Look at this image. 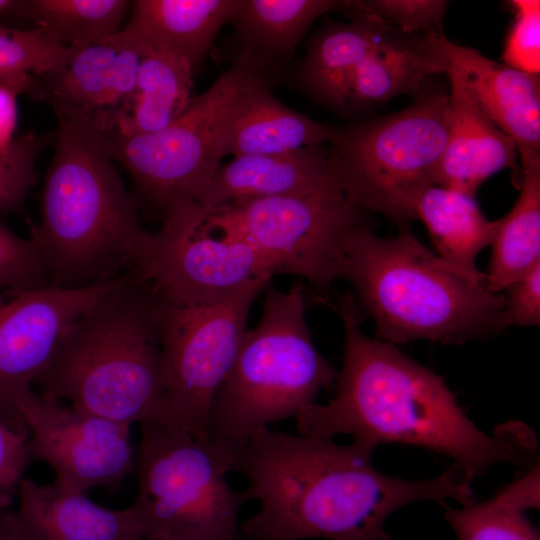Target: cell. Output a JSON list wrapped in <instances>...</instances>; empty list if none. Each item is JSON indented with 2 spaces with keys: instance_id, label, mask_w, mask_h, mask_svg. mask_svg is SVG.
Returning <instances> with one entry per match:
<instances>
[{
  "instance_id": "ba28073f",
  "label": "cell",
  "mask_w": 540,
  "mask_h": 540,
  "mask_svg": "<svg viewBox=\"0 0 540 540\" xmlns=\"http://www.w3.org/2000/svg\"><path fill=\"white\" fill-rule=\"evenodd\" d=\"M445 91L421 92L405 109L333 129L327 156L347 199L363 212L405 224L436 184L446 142Z\"/></svg>"
},
{
  "instance_id": "e575fe53",
  "label": "cell",
  "mask_w": 540,
  "mask_h": 540,
  "mask_svg": "<svg viewBox=\"0 0 540 540\" xmlns=\"http://www.w3.org/2000/svg\"><path fill=\"white\" fill-rule=\"evenodd\" d=\"M514 12L502 52L503 64L533 75L540 72V1H509Z\"/></svg>"
},
{
  "instance_id": "8992f818",
  "label": "cell",
  "mask_w": 540,
  "mask_h": 540,
  "mask_svg": "<svg viewBox=\"0 0 540 540\" xmlns=\"http://www.w3.org/2000/svg\"><path fill=\"white\" fill-rule=\"evenodd\" d=\"M337 375L312 340L303 287L268 288L260 320L246 330L213 398L207 435L241 447L256 431L315 404Z\"/></svg>"
},
{
  "instance_id": "d6a6232c",
  "label": "cell",
  "mask_w": 540,
  "mask_h": 540,
  "mask_svg": "<svg viewBox=\"0 0 540 540\" xmlns=\"http://www.w3.org/2000/svg\"><path fill=\"white\" fill-rule=\"evenodd\" d=\"M48 285L43 259L33 240L0 225V289L30 291Z\"/></svg>"
},
{
  "instance_id": "4fadbf2b",
  "label": "cell",
  "mask_w": 540,
  "mask_h": 540,
  "mask_svg": "<svg viewBox=\"0 0 540 540\" xmlns=\"http://www.w3.org/2000/svg\"><path fill=\"white\" fill-rule=\"evenodd\" d=\"M124 275L76 288L0 289V421L28 433L22 406L65 331Z\"/></svg>"
},
{
  "instance_id": "7c38bea8",
  "label": "cell",
  "mask_w": 540,
  "mask_h": 540,
  "mask_svg": "<svg viewBox=\"0 0 540 540\" xmlns=\"http://www.w3.org/2000/svg\"><path fill=\"white\" fill-rule=\"evenodd\" d=\"M196 202L170 208L150 255L134 271L154 295L174 302L225 299L274 275L241 237L204 223Z\"/></svg>"
},
{
  "instance_id": "277c9868",
  "label": "cell",
  "mask_w": 540,
  "mask_h": 540,
  "mask_svg": "<svg viewBox=\"0 0 540 540\" xmlns=\"http://www.w3.org/2000/svg\"><path fill=\"white\" fill-rule=\"evenodd\" d=\"M34 384L77 410L130 426L164 420L155 302L135 271L65 331Z\"/></svg>"
},
{
  "instance_id": "d4e9b609",
  "label": "cell",
  "mask_w": 540,
  "mask_h": 540,
  "mask_svg": "<svg viewBox=\"0 0 540 540\" xmlns=\"http://www.w3.org/2000/svg\"><path fill=\"white\" fill-rule=\"evenodd\" d=\"M193 75L185 61L148 48L129 108L108 133L132 137L170 125L192 99Z\"/></svg>"
},
{
  "instance_id": "3957f363",
  "label": "cell",
  "mask_w": 540,
  "mask_h": 540,
  "mask_svg": "<svg viewBox=\"0 0 540 540\" xmlns=\"http://www.w3.org/2000/svg\"><path fill=\"white\" fill-rule=\"evenodd\" d=\"M52 108L55 151L30 238L50 285L76 288L114 279L121 268L134 270L150 255L154 233L141 225L105 133L82 112Z\"/></svg>"
},
{
  "instance_id": "52a82bcc",
  "label": "cell",
  "mask_w": 540,
  "mask_h": 540,
  "mask_svg": "<svg viewBox=\"0 0 540 540\" xmlns=\"http://www.w3.org/2000/svg\"><path fill=\"white\" fill-rule=\"evenodd\" d=\"M140 426L133 505L145 531L169 540H246L239 513L250 498L227 480L238 447L161 420Z\"/></svg>"
},
{
  "instance_id": "7bdbcfd3",
  "label": "cell",
  "mask_w": 540,
  "mask_h": 540,
  "mask_svg": "<svg viewBox=\"0 0 540 540\" xmlns=\"http://www.w3.org/2000/svg\"><path fill=\"white\" fill-rule=\"evenodd\" d=\"M381 540H393V539L387 533H385L383 537L381 538Z\"/></svg>"
},
{
  "instance_id": "d6986e66",
  "label": "cell",
  "mask_w": 540,
  "mask_h": 540,
  "mask_svg": "<svg viewBox=\"0 0 540 540\" xmlns=\"http://www.w3.org/2000/svg\"><path fill=\"white\" fill-rule=\"evenodd\" d=\"M443 32L406 35L391 28L355 72L344 107L383 103L402 94H420L425 80L445 73Z\"/></svg>"
},
{
  "instance_id": "9c48e42d",
  "label": "cell",
  "mask_w": 540,
  "mask_h": 540,
  "mask_svg": "<svg viewBox=\"0 0 540 540\" xmlns=\"http://www.w3.org/2000/svg\"><path fill=\"white\" fill-rule=\"evenodd\" d=\"M273 76L251 54L238 53L231 66L207 90L192 97L170 125L132 137L105 133L108 150L145 199L164 214L176 205L196 202L220 166L232 106L252 87L272 82Z\"/></svg>"
},
{
  "instance_id": "44dd1931",
  "label": "cell",
  "mask_w": 540,
  "mask_h": 540,
  "mask_svg": "<svg viewBox=\"0 0 540 540\" xmlns=\"http://www.w3.org/2000/svg\"><path fill=\"white\" fill-rule=\"evenodd\" d=\"M237 0H138L124 27L149 49L185 61L195 73Z\"/></svg>"
},
{
  "instance_id": "5b68a950",
  "label": "cell",
  "mask_w": 540,
  "mask_h": 540,
  "mask_svg": "<svg viewBox=\"0 0 540 540\" xmlns=\"http://www.w3.org/2000/svg\"><path fill=\"white\" fill-rule=\"evenodd\" d=\"M340 277L390 343L465 342L506 325L503 295L431 252L408 230L379 237L367 226L351 236Z\"/></svg>"
},
{
  "instance_id": "ffe728a7",
  "label": "cell",
  "mask_w": 540,
  "mask_h": 540,
  "mask_svg": "<svg viewBox=\"0 0 540 540\" xmlns=\"http://www.w3.org/2000/svg\"><path fill=\"white\" fill-rule=\"evenodd\" d=\"M272 82L243 93L232 106L223 132L222 157L278 154L330 141L333 129L280 102Z\"/></svg>"
},
{
  "instance_id": "8d00e7d4",
  "label": "cell",
  "mask_w": 540,
  "mask_h": 540,
  "mask_svg": "<svg viewBox=\"0 0 540 540\" xmlns=\"http://www.w3.org/2000/svg\"><path fill=\"white\" fill-rule=\"evenodd\" d=\"M503 296L506 325L539 326L540 262L509 285Z\"/></svg>"
},
{
  "instance_id": "1f68e13d",
  "label": "cell",
  "mask_w": 540,
  "mask_h": 540,
  "mask_svg": "<svg viewBox=\"0 0 540 540\" xmlns=\"http://www.w3.org/2000/svg\"><path fill=\"white\" fill-rule=\"evenodd\" d=\"M120 46L115 59L110 90L104 110L97 122L108 133L127 112L133 98L140 67L148 47L125 28L119 33Z\"/></svg>"
},
{
  "instance_id": "e0dca14e",
  "label": "cell",
  "mask_w": 540,
  "mask_h": 540,
  "mask_svg": "<svg viewBox=\"0 0 540 540\" xmlns=\"http://www.w3.org/2000/svg\"><path fill=\"white\" fill-rule=\"evenodd\" d=\"M17 493L15 513L32 540H134L145 530L133 504L110 509L90 500L86 492L26 478Z\"/></svg>"
},
{
  "instance_id": "9a60e30c",
  "label": "cell",
  "mask_w": 540,
  "mask_h": 540,
  "mask_svg": "<svg viewBox=\"0 0 540 540\" xmlns=\"http://www.w3.org/2000/svg\"><path fill=\"white\" fill-rule=\"evenodd\" d=\"M446 142L436 184L474 195L479 186L504 169L519 182L522 168L514 142L482 111L461 72L448 62Z\"/></svg>"
},
{
  "instance_id": "2e32d148",
  "label": "cell",
  "mask_w": 540,
  "mask_h": 540,
  "mask_svg": "<svg viewBox=\"0 0 540 540\" xmlns=\"http://www.w3.org/2000/svg\"><path fill=\"white\" fill-rule=\"evenodd\" d=\"M441 45L486 116L515 144L521 168L540 163V78L450 41Z\"/></svg>"
},
{
  "instance_id": "74e56055",
  "label": "cell",
  "mask_w": 540,
  "mask_h": 540,
  "mask_svg": "<svg viewBox=\"0 0 540 540\" xmlns=\"http://www.w3.org/2000/svg\"><path fill=\"white\" fill-rule=\"evenodd\" d=\"M33 86L32 77L0 81V151L8 148L15 139L18 95L31 91Z\"/></svg>"
},
{
  "instance_id": "6da1fadb",
  "label": "cell",
  "mask_w": 540,
  "mask_h": 540,
  "mask_svg": "<svg viewBox=\"0 0 540 540\" xmlns=\"http://www.w3.org/2000/svg\"><path fill=\"white\" fill-rule=\"evenodd\" d=\"M374 449L353 442L263 428L238 447L233 472L248 483L259 510L240 523L246 540H381L384 524L420 501L474 502V471L454 463L422 480L389 476L372 463Z\"/></svg>"
},
{
  "instance_id": "7a4b0ae2",
  "label": "cell",
  "mask_w": 540,
  "mask_h": 540,
  "mask_svg": "<svg viewBox=\"0 0 540 540\" xmlns=\"http://www.w3.org/2000/svg\"><path fill=\"white\" fill-rule=\"evenodd\" d=\"M337 309L344 353L336 393L296 417L298 434L323 439L348 434L374 450L383 443L414 445L451 457L475 474L496 464L535 462L538 442L528 425L511 421L491 434L481 430L442 377L395 345L364 334L352 295L341 297Z\"/></svg>"
},
{
  "instance_id": "ac0fdd59",
  "label": "cell",
  "mask_w": 540,
  "mask_h": 540,
  "mask_svg": "<svg viewBox=\"0 0 540 540\" xmlns=\"http://www.w3.org/2000/svg\"><path fill=\"white\" fill-rule=\"evenodd\" d=\"M335 188L341 186L327 153L319 146H312L286 153L233 157L226 165L219 166L196 203L204 211H210L240 199Z\"/></svg>"
},
{
  "instance_id": "f546056e",
  "label": "cell",
  "mask_w": 540,
  "mask_h": 540,
  "mask_svg": "<svg viewBox=\"0 0 540 540\" xmlns=\"http://www.w3.org/2000/svg\"><path fill=\"white\" fill-rule=\"evenodd\" d=\"M68 47L39 28L15 29L0 25V81L44 77L65 61Z\"/></svg>"
},
{
  "instance_id": "f1b7e54d",
  "label": "cell",
  "mask_w": 540,
  "mask_h": 540,
  "mask_svg": "<svg viewBox=\"0 0 540 540\" xmlns=\"http://www.w3.org/2000/svg\"><path fill=\"white\" fill-rule=\"evenodd\" d=\"M457 540H540L539 530L521 510L497 494L481 503L444 513Z\"/></svg>"
},
{
  "instance_id": "8fae6325",
  "label": "cell",
  "mask_w": 540,
  "mask_h": 540,
  "mask_svg": "<svg viewBox=\"0 0 540 540\" xmlns=\"http://www.w3.org/2000/svg\"><path fill=\"white\" fill-rule=\"evenodd\" d=\"M269 283L225 299L174 302L153 295L165 383L164 420L205 439L213 398L246 332L250 307Z\"/></svg>"
},
{
  "instance_id": "4dcf8cb0",
  "label": "cell",
  "mask_w": 540,
  "mask_h": 540,
  "mask_svg": "<svg viewBox=\"0 0 540 540\" xmlns=\"http://www.w3.org/2000/svg\"><path fill=\"white\" fill-rule=\"evenodd\" d=\"M46 141V136L27 133L0 151V213L17 211L23 205L36 181L35 164Z\"/></svg>"
},
{
  "instance_id": "f35d334b",
  "label": "cell",
  "mask_w": 540,
  "mask_h": 540,
  "mask_svg": "<svg viewBox=\"0 0 540 540\" xmlns=\"http://www.w3.org/2000/svg\"><path fill=\"white\" fill-rule=\"evenodd\" d=\"M497 494L504 501L521 510L539 508V465L534 464L525 476L506 486Z\"/></svg>"
},
{
  "instance_id": "ab89813d",
  "label": "cell",
  "mask_w": 540,
  "mask_h": 540,
  "mask_svg": "<svg viewBox=\"0 0 540 540\" xmlns=\"http://www.w3.org/2000/svg\"><path fill=\"white\" fill-rule=\"evenodd\" d=\"M0 540H32L22 527L15 511L0 507Z\"/></svg>"
},
{
  "instance_id": "cb8c5ba5",
  "label": "cell",
  "mask_w": 540,
  "mask_h": 540,
  "mask_svg": "<svg viewBox=\"0 0 540 540\" xmlns=\"http://www.w3.org/2000/svg\"><path fill=\"white\" fill-rule=\"evenodd\" d=\"M414 216L427 228L441 259L467 276L485 281L476 267V257L491 245L496 221L485 217L474 195L432 185L417 198Z\"/></svg>"
},
{
  "instance_id": "83f0119b",
  "label": "cell",
  "mask_w": 540,
  "mask_h": 540,
  "mask_svg": "<svg viewBox=\"0 0 540 540\" xmlns=\"http://www.w3.org/2000/svg\"><path fill=\"white\" fill-rule=\"evenodd\" d=\"M20 6L49 37L70 46L97 42L111 37L122 28L131 6L127 0H30Z\"/></svg>"
},
{
  "instance_id": "30bf717a",
  "label": "cell",
  "mask_w": 540,
  "mask_h": 540,
  "mask_svg": "<svg viewBox=\"0 0 540 540\" xmlns=\"http://www.w3.org/2000/svg\"><path fill=\"white\" fill-rule=\"evenodd\" d=\"M204 212L205 225L241 237L273 274L303 277L317 291L340 277L351 236L366 226L341 188L240 199Z\"/></svg>"
},
{
  "instance_id": "60d3db41",
  "label": "cell",
  "mask_w": 540,
  "mask_h": 540,
  "mask_svg": "<svg viewBox=\"0 0 540 540\" xmlns=\"http://www.w3.org/2000/svg\"><path fill=\"white\" fill-rule=\"evenodd\" d=\"M134 540H169V539L144 530V532L141 533Z\"/></svg>"
},
{
  "instance_id": "484cf974",
  "label": "cell",
  "mask_w": 540,
  "mask_h": 540,
  "mask_svg": "<svg viewBox=\"0 0 540 540\" xmlns=\"http://www.w3.org/2000/svg\"><path fill=\"white\" fill-rule=\"evenodd\" d=\"M487 288L501 293L540 262V163L522 167L520 194L512 209L496 220Z\"/></svg>"
},
{
  "instance_id": "5bb4252c",
  "label": "cell",
  "mask_w": 540,
  "mask_h": 540,
  "mask_svg": "<svg viewBox=\"0 0 540 540\" xmlns=\"http://www.w3.org/2000/svg\"><path fill=\"white\" fill-rule=\"evenodd\" d=\"M31 458L55 472L54 484L80 492L115 488L136 471L130 425L33 392L22 407Z\"/></svg>"
},
{
  "instance_id": "836d02e7",
  "label": "cell",
  "mask_w": 540,
  "mask_h": 540,
  "mask_svg": "<svg viewBox=\"0 0 540 540\" xmlns=\"http://www.w3.org/2000/svg\"><path fill=\"white\" fill-rule=\"evenodd\" d=\"M449 5L444 0H366L347 1V8L372 14L401 33L417 35L443 32L442 22Z\"/></svg>"
},
{
  "instance_id": "603a6c76",
  "label": "cell",
  "mask_w": 540,
  "mask_h": 540,
  "mask_svg": "<svg viewBox=\"0 0 540 540\" xmlns=\"http://www.w3.org/2000/svg\"><path fill=\"white\" fill-rule=\"evenodd\" d=\"M346 6L335 0H237L230 20L236 54H251L275 74L318 17Z\"/></svg>"
},
{
  "instance_id": "4316f807",
  "label": "cell",
  "mask_w": 540,
  "mask_h": 540,
  "mask_svg": "<svg viewBox=\"0 0 540 540\" xmlns=\"http://www.w3.org/2000/svg\"><path fill=\"white\" fill-rule=\"evenodd\" d=\"M118 33L101 41L68 46L64 63L41 77L52 106L82 112L97 124L110 90L120 46Z\"/></svg>"
},
{
  "instance_id": "d590c367",
  "label": "cell",
  "mask_w": 540,
  "mask_h": 540,
  "mask_svg": "<svg viewBox=\"0 0 540 540\" xmlns=\"http://www.w3.org/2000/svg\"><path fill=\"white\" fill-rule=\"evenodd\" d=\"M29 434L16 431L0 421V507H5L18 491L31 458Z\"/></svg>"
},
{
  "instance_id": "7402d4cb",
  "label": "cell",
  "mask_w": 540,
  "mask_h": 540,
  "mask_svg": "<svg viewBox=\"0 0 540 540\" xmlns=\"http://www.w3.org/2000/svg\"><path fill=\"white\" fill-rule=\"evenodd\" d=\"M347 10L353 12L352 21L322 27L309 42L298 69L303 90L336 108L344 107L355 72L392 28L372 14Z\"/></svg>"
},
{
  "instance_id": "b9f144b4",
  "label": "cell",
  "mask_w": 540,
  "mask_h": 540,
  "mask_svg": "<svg viewBox=\"0 0 540 540\" xmlns=\"http://www.w3.org/2000/svg\"><path fill=\"white\" fill-rule=\"evenodd\" d=\"M18 1L0 0V14L15 7Z\"/></svg>"
}]
</instances>
